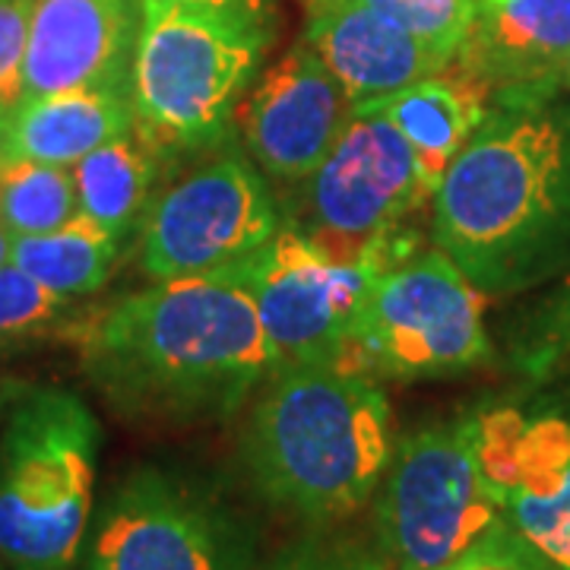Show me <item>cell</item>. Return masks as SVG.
Here are the masks:
<instances>
[{
  "instance_id": "6",
  "label": "cell",
  "mask_w": 570,
  "mask_h": 570,
  "mask_svg": "<svg viewBox=\"0 0 570 570\" xmlns=\"http://www.w3.org/2000/svg\"><path fill=\"white\" fill-rule=\"evenodd\" d=\"M504 523L479 463V412L406 434L374 501V542L393 570H434Z\"/></svg>"
},
{
  "instance_id": "23",
  "label": "cell",
  "mask_w": 570,
  "mask_h": 570,
  "mask_svg": "<svg viewBox=\"0 0 570 570\" xmlns=\"http://www.w3.org/2000/svg\"><path fill=\"white\" fill-rule=\"evenodd\" d=\"M358 3L403 26L409 36H415L448 63L463 48L479 13V0H358Z\"/></svg>"
},
{
  "instance_id": "1",
  "label": "cell",
  "mask_w": 570,
  "mask_h": 570,
  "mask_svg": "<svg viewBox=\"0 0 570 570\" xmlns=\"http://www.w3.org/2000/svg\"><path fill=\"white\" fill-rule=\"evenodd\" d=\"M80 355L121 415L165 425L223 422L276 367L257 307L228 269L124 295L86 324Z\"/></svg>"
},
{
  "instance_id": "16",
  "label": "cell",
  "mask_w": 570,
  "mask_h": 570,
  "mask_svg": "<svg viewBox=\"0 0 570 570\" xmlns=\"http://www.w3.org/2000/svg\"><path fill=\"white\" fill-rule=\"evenodd\" d=\"M305 41L355 105L390 96L448 67L403 26L358 0L311 10Z\"/></svg>"
},
{
  "instance_id": "35",
  "label": "cell",
  "mask_w": 570,
  "mask_h": 570,
  "mask_svg": "<svg viewBox=\"0 0 570 570\" xmlns=\"http://www.w3.org/2000/svg\"><path fill=\"white\" fill-rule=\"evenodd\" d=\"M482 3H491V0H482Z\"/></svg>"
},
{
  "instance_id": "19",
  "label": "cell",
  "mask_w": 570,
  "mask_h": 570,
  "mask_svg": "<svg viewBox=\"0 0 570 570\" xmlns=\"http://www.w3.org/2000/svg\"><path fill=\"white\" fill-rule=\"evenodd\" d=\"M156 156L159 149L142 140L137 127L92 149L86 159L70 168L82 216L124 238L153 204Z\"/></svg>"
},
{
  "instance_id": "3",
  "label": "cell",
  "mask_w": 570,
  "mask_h": 570,
  "mask_svg": "<svg viewBox=\"0 0 570 570\" xmlns=\"http://www.w3.org/2000/svg\"><path fill=\"white\" fill-rule=\"evenodd\" d=\"M393 450V409L377 377L348 365H295L266 377L242 460L269 508L330 527L377 494Z\"/></svg>"
},
{
  "instance_id": "33",
  "label": "cell",
  "mask_w": 570,
  "mask_h": 570,
  "mask_svg": "<svg viewBox=\"0 0 570 570\" xmlns=\"http://www.w3.org/2000/svg\"><path fill=\"white\" fill-rule=\"evenodd\" d=\"M564 89H570V55H568V63H564Z\"/></svg>"
},
{
  "instance_id": "12",
  "label": "cell",
  "mask_w": 570,
  "mask_h": 570,
  "mask_svg": "<svg viewBox=\"0 0 570 570\" xmlns=\"http://www.w3.org/2000/svg\"><path fill=\"white\" fill-rule=\"evenodd\" d=\"M479 463L508 527L570 570V422L517 409L479 412Z\"/></svg>"
},
{
  "instance_id": "11",
  "label": "cell",
  "mask_w": 570,
  "mask_h": 570,
  "mask_svg": "<svg viewBox=\"0 0 570 570\" xmlns=\"http://www.w3.org/2000/svg\"><path fill=\"white\" fill-rule=\"evenodd\" d=\"M225 269L257 307L276 367L340 365L352 324L381 273V266L326 261L288 225Z\"/></svg>"
},
{
  "instance_id": "7",
  "label": "cell",
  "mask_w": 570,
  "mask_h": 570,
  "mask_svg": "<svg viewBox=\"0 0 570 570\" xmlns=\"http://www.w3.org/2000/svg\"><path fill=\"white\" fill-rule=\"evenodd\" d=\"M485 298L438 247L387 266L362 302L340 365L377 381L463 374L491 355Z\"/></svg>"
},
{
  "instance_id": "30",
  "label": "cell",
  "mask_w": 570,
  "mask_h": 570,
  "mask_svg": "<svg viewBox=\"0 0 570 570\" xmlns=\"http://www.w3.org/2000/svg\"><path fill=\"white\" fill-rule=\"evenodd\" d=\"M7 153H10V115L0 111V163L7 159Z\"/></svg>"
},
{
  "instance_id": "32",
  "label": "cell",
  "mask_w": 570,
  "mask_h": 570,
  "mask_svg": "<svg viewBox=\"0 0 570 570\" xmlns=\"http://www.w3.org/2000/svg\"><path fill=\"white\" fill-rule=\"evenodd\" d=\"M326 3H340V0H307V10H317V7H326Z\"/></svg>"
},
{
  "instance_id": "18",
  "label": "cell",
  "mask_w": 570,
  "mask_h": 570,
  "mask_svg": "<svg viewBox=\"0 0 570 570\" xmlns=\"http://www.w3.org/2000/svg\"><path fill=\"white\" fill-rule=\"evenodd\" d=\"M134 130L130 92L77 89L58 96L22 99L10 115V153L7 159L73 165L115 137Z\"/></svg>"
},
{
  "instance_id": "2",
  "label": "cell",
  "mask_w": 570,
  "mask_h": 570,
  "mask_svg": "<svg viewBox=\"0 0 570 570\" xmlns=\"http://www.w3.org/2000/svg\"><path fill=\"white\" fill-rule=\"evenodd\" d=\"M434 247L485 295L570 269V102L491 105L434 194Z\"/></svg>"
},
{
  "instance_id": "26",
  "label": "cell",
  "mask_w": 570,
  "mask_h": 570,
  "mask_svg": "<svg viewBox=\"0 0 570 570\" xmlns=\"http://www.w3.org/2000/svg\"><path fill=\"white\" fill-rule=\"evenodd\" d=\"M36 0H0V111L13 115L22 102V70Z\"/></svg>"
},
{
  "instance_id": "25",
  "label": "cell",
  "mask_w": 570,
  "mask_h": 570,
  "mask_svg": "<svg viewBox=\"0 0 570 570\" xmlns=\"http://www.w3.org/2000/svg\"><path fill=\"white\" fill-rule=\"evenodd\" d=\"M67 298L17 264L0 266V336H22L61 317Z\"/></svg>"
},
{
  "instance_id": "10",
  "label": "cell",
  "mask_w": 570,
  "mask_h": 570,
  "mask_svg": "<svg viewBox=\"0 0 570 570\" xmlns=\"http://www.w3.org/2000/svg\"><path fill=\"white\" fill-rule=\"evenodd\" d=\"M283 228L264 171L242 156L197 165L142 216V269L153 279L204 276L250 257Z\"/></svg>"
},
{
  "instance_id": "29",
  "label": "cell",
  "mask_w": 570,
  "mask_h": 570,
  "mask_svg": "<svg viewBox=\"0 0 570 570\" xmlns=\"http://www.w3.org/2000/svg\"><path fill=\"white\" fill-rule=\"evenodd\" d=\"M13 242H17V235H10V232L0 225V266L10 264V257H13Z\"/></svg>"
},
{
  "instance_id": "13",
  "label": "cell",
  "mask_w": 570,
  "mask_h": 570,
  "mask_svg": "<svg viewBox=\"0 0 570 570\" xmlns=\"http://www.w3.org/2000/svg\"><path fill=\"white\" fill-rule=\"evenodd\" d=\"M355 102L307 41L266 70L235 111L242 140L266 181L295 187L330 156Z\"/></svg>"
},
{
  "instance_id": "5",
  "label": "cell",
  "mask_w": 570,
  "mask_h": 570,
  "mask_svg": "<svg viewBox=\"0 0 570 570\" xmlns=\"http://www.w3.org/2000/svg\"><path fill=\"white\" fill-rule=\"evenodd\" d=\"M273 26L209 3L142 0L130 70L134 127L159 153L206 149L247 96Z\"/></svg>"
},
{
  "instance_id": "8",
  "label": "cell",
  "mask_w": 570,
  "mask_h": 570,
  "mask_svg": "<svg viewBox=\"0 0 570 570\" xmlns=\"http://www.w3.org/2000/svg\"><path fill=\"white\" fill-rule=\"evenodd\" d=\"M257 532L204 479L137 466L108 491L82 542V570H254Z\"/></svg>"
},
{
  "instance_id": "20",
  "label": "cell",
  "mask_w": 570,
  "mask_h": 570,
  "mask_svg": "<svg viewBox=\"0 0 570 570\" xmlns=\"http://www.w3.org/2000/svg\"><path fill=\"white\" fill-rule=\"evenodd\" d=\"M118 257L121 235L80 213L55 232L17 238L10 264L26 269L32 279L63 298H80L108 283Z\"/></svg>"
},
{
  "instance_id": "9",
  "label": "cell",
  "mask_w": 570,
  "mask_h": 570,
  "mask_svg": "<svg viewBox=\"0 0 570 570\" xmlns=\"http://www.w3.org/2000/svg\"><path fill=\"white\" fill-rule=\"evenodd\" d=\"M295 190L283 225L333 264L381 269L393 266L390 242L396 232L431 200L403 134L384 115L362 108H355L317 171Z\"/></svg>"
},
{
  "instance_id": "21",
  "label": "cell",
  "mask_w": 570,
  "mask_h": 570,
  "mask_svg": "<svg viewBox=\"0 0 570 570\" xmlns=\"http://www.w3.org/2000/svg\"><path fill=\"white\" fill-rule=\"evenodd\" d=\"M80 216L73 171L32 159L0 163V225L10 235H45Z\"/></svg>"
},
{
  "instance_id": "24",
  "label": "cell",
  "mask_w": 570,
  "mask_h": 570,
  "mask_svg": "<svg viewBox=\"0 0 570 570\" xmlns=\"http://www.w3.org/2000/svg\"><path fill=\"white\" fill-rule=\"evenodd\" d=\"M261 570H390V561L377 542L355 535H311L279 551Z\"/></svg>"
},
{
  "instance_id": "34",
  "label": "cell",
  "mask_w": 570,
  "mask_h": 570,
  "mask_svg": "<svg viewBox=\"0 0 570 570\" xmlns=\"http://www.w3.org/2000/svg\"><path fill=\"white\" fill-rule=\"evenodd\" d=\"M0 570H7V568H3V561H0Z\"/></svg>"
},
{
  "instance_id": "28",
  "label": "cell",
  "mask_w": 570,
  "mask_h": 570,
  "mask_svg": "<svg viewBox=\"0 0 570 570\" xmlns=\"http://www.w3.org/2000/svg\"><path fill=\"white\" fill-rule=\"evenodd\" d=\"M190 3H209V7H223L232 13H242L247 20L266 22L273 26V3L276 0H190Z\"/></svg>"
},
{
  "instance_id": "31",
  "label": "cell",
  "mask_w": 570,
  "mask_h": 570,
  "mask_svg": "<svg viewBox=\"0 0 570 570\" xmlns=\"http://www.w3.org/2000/svg\"><path fill=\"white\" fill-rule=\"evenodd\" d=\"M13 396H17V390L10 387V384L0 377V415L7 412V406H10V400H13Z\"/></svg>"
},
{
  "instance_id": "17",
  "label": "cell",
  "mask_w": 570,
  "mask_h": 570,
  "mask_svg": "<svg viewBox=\"0 0 570 570\" xmlns=\"http://www.w3.org/2000/svg\"><path fill=\"white\" fill-rule=\"evenodd\" d=\"M362 111L384 115L409 142L419 181L434 204V194L444 181L453 159L472 140L479 124L485 121L491 108L489 89L456 63L431 73L425 80L403 86L390 96L355 105Z\"/></svg>"
},
{
  "instance_id": "15",
  "label": "cell",
  "mask_w": 570,
  "mask_h": 570,
  "mask_svg": "<svg viewBox=\"0 0 570 570\" xmlns=\"http://www.w3.org/2000/svg\"><path fill=\"white\" fill-rule=\"evenodd\" d=\"M570 55V0H479L460 70L489 89L491 105L551 99L564 89Z\"/></svg>"
},
{
  "instance_id": "4",
  "label": "cell",
  "mask_w": 570,
  "mask_h": 570,
  "mask_svg": "<svg viewBox=\"0 0 570 570\" xmlns=\"http://www.w3.org/2000/svg\"><path fill=\"white\" fill-rule=\"evenodd\" d=\"M102 425L73 390H17L0 425V561L73 570L92 523Z\"/></svg>"
},
{
  "instance_id": "14",
  "label": "cell",
  "mask_w": 570,
  "mask_h": 570,
  "mask_svg": "<svg viewBox=\"0 0 570 570\" xmlns=\"http://www.w3.org/2000/svg\"><path fill=\"white\" fill-rule=\"evenodd\" d=\"M142 0H36L22 99L108 89L130 92Z\"/></svg>"
},
{
  "instance_id": "22",
  "label": "cell",
  "mask_w": 570,
  "mask_h": 570,
  "mask_svg": "<svg viewBox=\"0 0 570 570\" xmlns=\"http://www.w3.org/2000/svg\"><path fill=\"white\" fill-rule=\"evenodd\" d=\"M510 358L530 377H549L570 358V269L520 317Z\"/></svg>"
},
{
  "instance_id": "27",
  "label": "cell",
  "mask_w": 570,
  "mask_h": 570,
  "mask_svg": "<svg viewBox=\"0 0 570 570\" xmlns=\"http://www.w3.org/2000/svg\"><path fill=\"white\" fill-rule=\"evenodd\" d=\"M434 570H554L532 549L527 539H520L517 532L510 530L508 520L501 527L479 539L472 549H466L463 554H456L453 561L441 564Z\"/></svg>"
}]
</instances>
